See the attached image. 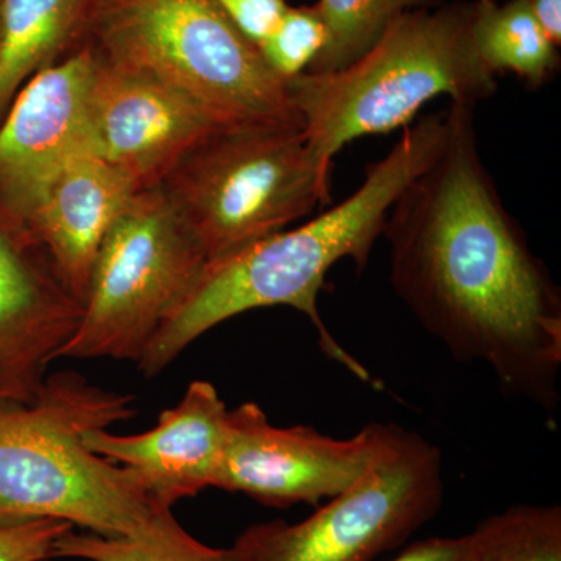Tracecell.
<instances>
[{"label": "cell", "mask_w": 561, "mask_h": 561, "mask_svg": "<svg viewBox=\"0 0 561 561\" xmlns=\"http://www.w3.org/2000/svg\"><path fill=\"white\" fill-rule=\"evenodd\" d=\"M474 110L451 102L440 150L391 206V287L457 360L482 362L556 423L560 289L483 164Z\"/></svg>", "instance_id": "obj_1"}, {"label": "cell", "mask_w": 561, "mask_h": 561, "mask_svg": "<svg viewBox=\"0 0 561 561\" xmlns=\"http://www.w3.org/2000/svg\"><path fill=\"white\" fill-rule=\"evenodd\" d=\"M446 121L427 114L405 128L382 160L371 162L356 192L294 230L276 232L234 256L209 262L161 324L139 371L154 378L191 343L232 317L253 309L287 306L305 313L319 334L320 350L362 382L371 375L332 337L319 311L328 272L348 260L367 267L391 206L440 150Z\"/></svg>", "instance_id": "obj_2"}, {"label": "cell", "mask_w": 561, "mask_h": 561, "mask_svg": "<svg viewBox=\"0 0 561 561\" xmlns=\"http://www.w3.org/2000/svg\"><path fill=\"white\" fill-rule=\"evenodd\" d=\"M135 415V397L73 371L46 376L27 404L0 402V527L57 519L105 538L147 534L169 508L84 443Z\"/></svg>", "instance_id": "obj_3"}, {"label": "cell", "mask_w": 561, "mask_h": 561, "mask_svg": "<svg viewBox=\"0 0 561 561\" xmlns=\"http://www.w3.org/2000/svg\"><path fill=\"white\" fill-rule=\"evenodd\" d=\"M474 2L408 11L356 61L286 81L309 149L323 168L354 139L409 127L426 103L489 101L496 76L472 41Z\"/></svg>", "instance_id": "obj_4"}, {"label": "cell", "mask_w": 561, "mask_h": 561, "mask_svg": "<svg viewBox=\"0 0 561 561\" xmlns=\"http://www.w3.org/2000/svg\"><path fill=\"white\" fill-rule=\"evenodd\" d=\"M331 176L309 149L302 127L256 125L214 133L160 187L209 264L328 205Z\"/></svg>", "instance_id": "obj_5"}, {"label": "cell", "mask_w": 561, "mask_h": 561, "mask_svg": "<svg viewBox=\"0 0 561 561\" xmlns=\"http://www.w3.org/2000/svg\"><path fill=\"white\" fill-rule=\"evenodd\" d=\"M92 41L147 70L227 127L298 125L286 81L213 0H105Z\"/></svg>", "instance_id": "obj_6"}, {"label": "cell", "mask_w": 561, "mask_h": 561, "mask_svg": "<svg viewBox=\"0 0 561 561\" xmlns=\"http://www.w3.org/2000/svg\"><path fill=\"white\" fill-rule=\"evenodd\" d=\"M359 479L305 522L254 524L231 546L239 561H375L408 542L445 501L440 448L397 424H367Z\"/></svg>", "instance_id": "obj_7"}, {"label": "cell", "mask_w": 561, "mask_h": 561, "mask_svg": "<svg viewBox=\"0 0 561 561\" xmlns=\"http://www.w3.org/2000/svg\"><path fill=\"white\" fill-rule=\"evenodd\" d=\"M205 265L160 186L133 195L103 239L79 324L57 359L138 362Z\"/></svg>", "instance_id": "obj_8"}, {"label": "cell", "mask_w": 561, "mask_h": 561, "mask_svg": "<svg viewBox=\"0 0 561 561\" xmlns=\"http://www.w3.org/2000/svg\"><path fill=\"white\" fill-rule=\"evenodd\" d=\"M98 62L91 39L33 76L0 121V205L25 227L61 169L95 153L91 88Z\"/></svg>", "instance_id": "obj_9"}, {"label": "cell", "mask_w": 561, "mask_h": 561, "mask_svg": "<svg viewBox=\"0 0 561 561\" xmlns=\"http://www.w3.org/2000/svg\"><path fill=\"white\" fill-rule=\"evenodd\" d=\"M91 125L95 153L138 191L160 186L198 144L231 128L153 73L111 60L101 50Z\"/></svg>", "instance_id": "obj_10"}, {"label": "cell", "mask_w": 561, "mask_h": 561, "mask_svg": "<svg viewBox=\"0 0 561 561\" xmlns=\"http://www.w3.org/2000/svg\"><path fill=\"white\" fill-rule=\"evenodd\" d=\"M368 460L367 426L348 440L311 426L276 427L257 402L249 401L228 415L216 489L273 507L316 505L353 485Z\"/></svg>", "instance_id": "obj_11"}, {"label": "cell", "mask_w": 561, "mask_h": 561, "mask_svg": "<svg viewBox=\"0 0 561 561\" xmlns=\"http://www.w3.org/2000/svg\"><path fill=\"white\" fill-rule=\"evenodd\" d=\"M81 311L32 231L0 219V402L35 400Z\"/></svg>", "instance_id": "obj_12"}, {"label": "cell", "mask_w": 561, "mask_h": 561, "mask_svg": "<svg viewBox=\"0 0 561 561\" xmlns=\"http://www.w3.org/2000/svg\"><path fill=\"white\" fill-rule=\"evenodd\" d=\"M227 404L208 381H194L183 400L161 412L153 430L114 435L88 432V448L124 468L136 489L157 508L216 489L228 435Z\"/></svg>", "instance_id": "obj_13"}, {"label": "cell", "mask_w": 561, "mask_h": 561, "mask_svg": "<svg viewBox=\"0 0 561 561\" xmlns=\"http://www.w3.org/2000/svg\"><path fill=\"white\" fill-rule=\"evenodd\" d=\"M138 192L99 154H80L50 181L27 220L28 230L81 305L103 239Z\"/></svg>", "instance_id": "obj_14"}, {"label": "cell", "mask_w": 561, "mask_h": 561, "mask_svg": "<svg viewBox=\"0 0 561 561\" xmlns=\"http://www.w3.org/2000/svg\"><path fill=\"white\" fill-rule=\"evenodd\" d=\"M105 0H0V121L39 70L90 43Z\"/></svg>", "instance_id": "obj_15"}, {"label": "cell", "mask_w": 561, "mask_h": 561, "mask_svg": "<svg viewBox=\"0 0 561 561\" xmlns=\"http://www.w3.org/2000/svg\"><path fill=\"white\" fill-rule=\"evenodd\" d=\"M472 41L476 51L497 76L513 72L527 87H545L560 66L559 47L535 20L527 0H474Z\"/></svg>", "instance_id": "obj_16"}, {"label": "cell", "mask_w": 561, "mask_h": 561, "mask_svg": "<svg viewBox=\"0 0 561 561\" xmlns=\"http://www.w3.org/2000/svg\"><path fill=\"white\" fill-rule=\"evenodd\" d=\"M55 557L84 561H239L234 549H217L191 537L171 511L162 512L138 538H105L95 534H62Z\"/></svg>", "instance_id": "obj_17"}, {"label": "cell", "mask_w": 561, "mask_h": 561, "mask_svg": "<svg viewBox=\"0 0 561 561\" xmlns=\"http://www.w3.org/2000/svg\"><path fill=\"white\" fill-rule=\"evenodd\" d=\"M474 561H561V507L512 505L470 534Z\"/></svg>", "instance_id": "obj_18"}, {"label": "cell", "mask_w": 561, "mask_h": 561, "mask_svg": "<svg viewBox=\"0 0 561 561\" xmlns=\"http://www.w3.org/2000/svg\"><path fill=\"white\" fill-rule=\"evenodd\" d=\"M443 0H319L328 43L306 72H334L362 57L391 22L408 11L442 5Z\"/></svg>", "instance_id": "obj_19"}, {"label": "cell", "mask_w": 561, "mask_h": 561, "mask_svg": "<svg viewBox=\"0 0 561 561\" xmlns=\"http://www.w3.org/2000/svg\"><path fill=\"white\" fill-rule=\"evenodd\" d=\"M327 43V22L319 5H289L257 49L273 73L287 81L311 68Z\"/></svg>", "instance_id": "obj_20"}, {"label": "cell", "mask_w": 561, "mask_h": 561, "mask_svg": "<svg viewBox=\"0 0 561 561\" xmlns=\"http://www.w3.org/2000/svg\"><path fill=\"white\" fill-rule=\"evenodd\" d=\"M70 529L57 519L0 527V561H55V542Z\"/></svg>", "instance_id": "obj_21"}, {"label": "cell", "mask_w": 561, "mask_h": 561, "mask_svg": "<svg viewBox=\"0 0 561 561\" xmlns=\"http://www.w3.org/2000/svg\"><path fill=\"white\" fill-rule=\"evenodd\" d=\"M256 46L273 31L289 3L287 0H213Z\"/></svg>", "instance_id": "obj_22"}, {"label": "cell", "mask_w": 561, "mask_h": 561, "mask_svg": "<svg viewBox=\"0 0 561 561\" xmlns=\"http://www.w3.org/2000/svg\"><path fill=\"white\" fill-rule=\"evenodd\" d=\"M391 561H474L470 534L431 537L412 542Z\"/></svg>", "instance_id": "obj_23"}, {"label": "cell", "mask_w": 561, "mask_h": 561, "mask_svg": "<svg viewBox=\"0 0 561 561\" xmlns=\"http://www.w3.org/2000/svg\"><path fill=\"white\" fill-rule=\"evenodd\" d=\"M535 20L557 47L561 44V0H527Z\"/></svg>", "instance_id": "obj_24"}]
</instances>
